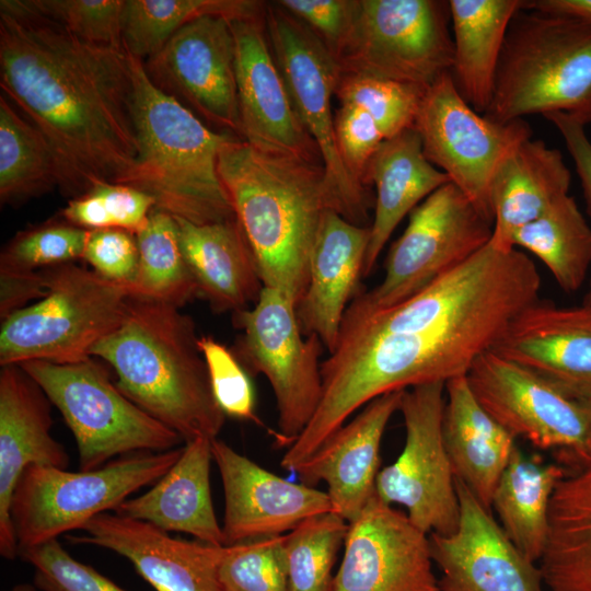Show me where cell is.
Listing matches in <instances>:
<instances>
[{"mask_svg":"<svg viewBox=\"0 0 591 591\" xmlns=\"http://www.w3.org/2000/svg\"><path fill=\"white\" fill-rule=\"evenodd\" d=\"M46 292L47 280L44 269L35 271L0 269L1 321L27 306L30 301L44 298Z\"/></svg>","mask_w":591,"mask_h":591,"instance_id":"obj_51","label":"cell"},{"mask_svg":"<svg viewBox=\"0 0 591 591\" xmlns=\"http://www.w3.org/2000/svg\"><path fill=\"white\" fill-rule=\"evenodd\" d=\"M444 404V382L404 391L398 410L405 424V444L375 480L376 496L390 506L404 507L408 519L428 535L451 534L460 521L455 475L443 441Z\"/></svg>","mask_w":591,"mask_h":591,"instance_id":"obj_15","label":"cell"},{"mask_svg":"<svg viewBox=\"0 0 591 591\" xmlns=\"http://www.w3.org/2000/svg\"><path fill=\"white\" fill-rule=\"evenodd\" d=\"M523 0H450L453 40L451 76L462 97L478 113L488 109L511 21Z\"/></svg>","mask_w":591,"mask_h":591,"instance_id":"obj_32","label":"cell"},{"mask_svg":"<svg viewBox=\"0 0 591 591\" xmlns=\"http://www.w3.org/2000/svg\"><path fill=\"white\" fill-rule=\"evenodd\" d=\"M349 523L329 511L312 515L283 535L289 591H334L333 568Z\"/></svg>","mask_w":591,"mask_h":591,"instance_id":"obj_39","label":"cell"},{"mask_svg":"<svg viewBox=\"0 0 591 591\" xmlns=\"http://www.w3.org/2000/svg\"><path fill=\"white\" fill-rule=\"evenodd\" d=\"M493 230L494 222L456 186H441L412 210L390 247L383 280L360 292L362 299L378 309L402 303L482 250Z\"/></svg>","mask_w":591,"mask_h":591,"instance_id":"obj_14","label":"cell"},{"mask_svg":"<svg viewBox=\"0 0 591 591\" xmlns=\"http://www.w3.org/2000/svg\"><path fill=\"white\" fill-rule=\"evenodd\" d=\"M211 451L224 495V546L283 535L312 515L333 511L326 491L289 482L218 438Z\"/></svg>","mask_w":591,"mask_h":591,"instance_id":"obj_21","label":"cell"},{"mask_svg":"<svg viewBox=\"0 0 591 591\" xmlns=\"http://www.w3.org/2000/svg\"><path fill=\"white\" fill-rule=\"evenodd\" d=\"M83 259L103 278L128 287L139 262L136 234L121 229L89 230Z\"/></svg>","mask_w":591,"mask_h":591,"instance_id":"obj_48","label":"cell"},{"mask_svg":"<svg viewBox=\"0 0 591 591\" xmlns=\"http://www.w3.org/2000/svg\"><path fill=\"white\" fill-rule=\"evenodd\" d=\"M442 432L455 478L490 510L515 438L480 406L466 375L445 382Z\"/></svg>","mask_w":591,"mask_h":591,"instance_id":"obj_31","label":"cell"},{"mask_svg":"<svg viewBox=\"0 0 591 591\" xmlns=\"http://www.w3.org/2000/svg\"><path fill=\"white\" fill-rule=\"evenodd\" d=\"M127 55L134 81L138 157L120 184L150 195L154 209L195 224L234 218L218 162L221 150L240 138L208 127L153 85L142 60Z\"/></svg>","mask_w":591,"mask_h":591,"instance_id":"obj_5","label":"cell"},{"mask_svg":"<svg viewBox=\"0 0 591 591\" xmlns=\"http://www.w3.org/2000/svg\"><path fill=\"white\" fill-rule=\"evenodd\" d=\"M334 123L343 162L351 176L366 186L363 183L366 167L385 137L367 112L352 105L340 104L334 116Z\"/></svg>","mask_w":591,"mask_h":591,"instance_id":"obj_47","label":"cell"},{"mask_svg":"<svg viewBox=\"0 0 591 591\" xmlns=\"http://www.w3.org/2000/svg\"><path fill=\"white\" fill-rule=\"evenodd\" d=\"M277 3L304 22L334 54L347 35L358 0H280Z\"/></svg>","mask_w":591,"mask_h":591,"instance_id":"obj_49","label":"cell"},{"mask_svg":"<svg viewBox=\"0 0 591 591\" xmlns=\"http://www.w3.org/2000/svg\"><path fill=\"white\" fill-rule=\"evenodd\" d=\"M154 208L155 201L147 193L126 184L103 182L71 198L60 217L85 230L121 229L137 234Z\"/></svg>","mask_w":591,"mask_h":591,"instance_id":"obj_40","label":"cell"},{"mask_svg":"<svg viewBox=\"0 0 591 591\" xmlns=\"http://www.w3.org/2000/svg\"><path fill=\"white\" fill-rule=\"evenodd\" d=\"M61 171L45 136L0 94V201L20 205L60 187Z\"/></svg>","mask_w":591,"mask_h":591,"instance_id":"obj_36","label":"cell"},{"mask_svg":"<svg viewBox=\"0 0 591 591\" xmlns=\"http://www.w3.org/2000/svg\"><path fill=\"white\" fill-rule=\"evenodd\" d=\"M19 556L34 567V583L42 591H127L74 559L58 540L21 548Z\"/></svg>","mask_w":591,"mask_h":591,"instance_id":"obj_46","label":"cell"},{"mask_svg":"<svg viewBox=\"0 0 591 591\" xmlns=\"http://www.w3.org/2000/svg\"><path fill=\"white\" fill-rule=\"evenodd\" d=\"M198 338L179 308L130 298L119 325L90 355L112 367L124 395L184 442L213 440L225 415L213 397Z\"/></svg>","mask_w":591,"mask_h":591,"instance_id":"obj_4","label":"cell"},{"mask_svg":"<svg viewBox=\"0 0 591 591\" xmlns=\"http://www.w3.org/2000/svg\"><path fill=\"white\" fill-rule=\"evenodd\" d=\"M89 230L49 220L19 232L0 255V269L35 271L83 258Z\"/></svg>","mask_w":591,"mask_h":591,"instance_id":"obj_42","label":"cell"},{"mask_svg":"<svg viewBox=\"0 0 591 591\" xmlns=\"http://www.w3.org/2000/svg\"><path fill=\"white\" fill-rule=\"evenodd\" d=\"M218 170L264 287L297 306L322 217L331 209L323 164L235 139L221 150Z\"/></svg>","mask_w":591,"mask_h":591,"instance_id":"obj_3","label":"cell"},{"mask_svg":"<svg viewBox=\"0 0 591 591\" xmlns=\"http://www.w3.org/2000/svg\"><path fill=\"white\" fill-rule=\"evenodd\" d=\"M404 391L369 402L294 471L308 486L324 482L333 512L348 523L375 494L381 441L391 417L399 409Z\"/></svg>","mask_w":591,"mask_h":591,"instance_id":"obj_25","label":"cell"},{"mask_svg":"<svg viewBox=\"0 0 591 591\" xmlns=\"http://www.w3.org/2000/svg\"><path fill=\"white\" fill-rule=\"evenodd\" d=\"M213 397L224 413L240 420L263 422L255 412V392L250 375L235 354L210 336L198 338Z\"/></svg>","mask_w":591,"mask_h":591,"instance_id":"obj_45","label":"cell"},{"mask_svg":"<svg viewBox=\"0 0 591 591\" xmlns=\"http://www.w3.org/2000/svg\"><path fill=\"white\" fill-rule=\"evenodd\" d=\"M491 350L591 404L589 308H558L538 299L511 321Z\"/></svg>","mask_w":591,"mask_h":591,"instance_id":"obj_23","label":"cell"},{"mask_svg":"<svg viewBox=\"0 0 591 591\" xmlns=\"http://www.w3.org/2000/svg\"><path fill=\"white\" fill-rule=\"evenodd\" d=\"M283 535L224 546L218 568L222 591H289Z\"/></svg>","mask_w":591,"mask_h":591,"instance_id":"obj_43","label":"cell"},{"mask_svg":"<svg viewBox=\"0 0 591 591\" xmlns=\"http://www.w3.org/2000/svg\"><path fill=\"white\" fill-rule=\"evenodd\" d=\"M460 521L448 535L430 533L438 591H543L541 571L507 537L472 491L455 478Z\"/></svg>","mask_w":591,"mask_h":591,"instance_id":"obj_20","label":"cell"},{"mask_svg":"<svg viewBox=\"0 0 591 591\" xmlns=\"http://www.w3.org/2000/svg\"><path fill=\"white\" fill-rule=\"evenodd\" d=\"M211 442L205 437L185 442L176 463L150 490L128 498L114 512L165 532L186 533L197 541L224 546L211 499Z\"/></svg>","mask_w":591,"mask_h":591,"instance_id":"obj_27","label":"cell"},{"mask_svg":"<svg viewBox=\"0 0 591 591\" xmlns=\"http://www.w3.org/2000/svg\"><path fill=\"white\" fill-rule=\"evenodd\" d=\"M61 413L79 450L81 471L120 454L164 452L184 440L124 395L108 371L91 359L19 364Z\"/></svg>","mask_w":591,"mask_h":591,"instance_id":"obj_9","label":"cell"},{"mask_svg":"<svg viewBox=\"0 0 591 591\" xmlns=\"http://www.w3.org/2000/svg\"><path fill=\"white\" fill-rule=\"evenodd\" d=\"M523 8L576 16L591 22V0H524Z\"/></svg>","mask_w":591,"mask_h":591,"instance_id":"obj_52","label":"cell"},{"mask_svg":"<svg viewBox=\"0 0 591 591\" xmlns=\"http://www.w3.org/2000/svg\"><path fill=\"white\" fill-rule=\"evenodd\" d=\"M553 112L591 124V22L522 8L509 26L484 115L509 123Z\"/></svg>","mask_w":591,"mask_h":591,"instance_id":"obj_6","label":"cell"},{"mask_svg":"<svg viewBox=\"0 0 591 591\" xmlns=\"http://www.w3.org/2000/svg\"><path fill=\"white\" fill-rule=\"evenodd\" d=\"M143 68L155 88L204 123L242 139L231 20L207 15L187 23Z\"/></svg>","mask_w":591,"mask_h":591,"instance_id":"obj_17","label":"cell"},{"mask_svg":"<svg viewBox=\"0 0 591 591\" xmlns=\"http://www.w3.org/2000/svg\"><path fill=\"white\" fill-rule=\"evenodd\" d=\"M175 218V217H174ZM188 268L216 312H240L257 301L264 285L255 255L237 221L195 224L175 218Z\"/></svg>","mask_w":591,"mask_h":591,"instance_id":"obj_28","label":"cell"},{"mask_svg":"<svg viewBox=\"0 0 591 591\" xmlns=\"http://www.w3.org/2000/svg\"><path fill=\"white\" fill-rule=\"evenodd\" d=\"M466 380L480 406L515 439L557 450L570 466L591 457V404L493 350L475 360Z\"/></svg>","mask_w":591,"mask_h":591,"instance_id":"obj_16","label":"cell"},{"mask_svg":"<svg viewBox=\"0 0 591 591\" xmlns=\"http://www.w3.org/2000/svg\"><path fill=\"white\" fill-rule=\"evenodd\" d=\"M51 402L19 366L0 372V554L13 560L19 545L10 507L23 472L31 465L67 468L69 455L51 434Z\"/></svg>","mask_w":591,"mask_h":591,"instance_id":"obj_24","label":"cell"},{"mask_svg":"<svg viewBox=\"0 0 591 591\" xmlns=\"http://www.w3.org/2000/svg\"><path fill=\"white\" fill-rule=\"evenodd\" d=\"M334 591H438L429 536L376 494L349 522Z\"/></svg>","mask_w":591,"mask_h":591,"instance_id":"obj_18","label":"cell"},{"mask_svg":"<svg viewBox=\"0 0 591 591\" xmlns=\"http://www.w3.org/2000/svg\"><path fill=\"white\" fill-rule=\"evenodd\" d=\"M72 544L94 545L127 558L157 591H222L218 568L224 546L174 538L148 522L117 513H101Z\"/></svg>","mask_w":591,"mask_h":591,"instance_id":"obj_22","label":"cell"},{"mask_svg":"<svg viewBox=\"0 0 591 591\" xmlns=\"http://www.w3.org/2000/svg\"><path fill=\"white\" fill-rule=\"evenodd\" d=\"M582 305L591 310V278H590L588 291L583 298Z\"/></svg>","mask_w":591,"mask_h":591,"instance_id":"obj_54","label":"cell"},{"mask_svg":"<svg viewBox=\"0 0 591 591\" xmlns=\"http://www.w3.org/2000/svg\"><path fill=\"white\" fill-rule=\"evenodd\" d=\"M296 304L278 290L264 287L257 301L234 313L242 331L235 356L252 374L269 382L278 412V445L290 447L306 428L322 396L320 357L323 344L305 336Z\"/></svg>","mask_w":591,"mask_h":591,"instance_id":"obj_12","label":"cell"},{"mask_svg":"<svg viewBox=\"0 0 591 591\" xmlns=\"http://www.w3.org/2000/svg\"><path fill=\"white\" fill-rule=\"evenodd\" d=\"M570 182V171L557 149L532 137L514 147L490 186L491 245L501 251L514 248L513 234L568 195Z\"/></svg>","mask_w":591,"mask_h":591,"instance_id":"obj_30","label":"cell"},{"mask_svg":"<svg viewBox=\"0 0 591 591\" xmlns=\"http://www.w3.org/2000/svg\"><path fill=\"white\" fill-rule=\"evenodd\" d=\"M10 591H38L36 586L28 584V583H21L15 587H13Z\"/></svg>","mask_w":591,"mask_h":591,"instance_id":"obj_53","label":"cell"},{"mask_svg":"<svg viewBox=\"0 0 591 591\" xmlns=\"http://www.w3.org/2000/svg\"><path fill=\"white\" fill-rule=\"evenodd\" d=\"M538 569L551 591H591V457L558 482Z\"/></svg>","mask_w":591,"mask_h":591,"instance_id":"obj_33","label":"cell"},{"mask_svg":"<svg viewBox=\"0 0 591 591\" xmlns=\"http://www.w3.org/2000/svg\"><path fill=\"white\" fill-rule=\"evenodd\" d=\"M531 304L505 303L436 327L401 333L340 327L335 349L321 363L320 404L288 449V459L294 464L306 461L355 412L385 393L466 375Z\"/></svg>","mask_w":591,"mask_h":591,"instance_id":"obj_2","label":"cell"},{"mask_svg":"<svg viewBox=\"0 0 591 591\" xmlns=\"http://www.w3.org/2000/svg\"><path fill=\"white\" fill-rule=\"evenodd\" d=\"M139 262L131 298L179 308L198 294L196 281L182 252L173 216L153 209L144 228L136 234Z\"/></svg>","mask_w":591,"mask_h":591,"instance_id":"obj_38","label":"cell"},{"mask_svg":"<svg viewBox=\"0 0 591 591\" xmlns=\"http://www.w3.org/2000/svg\"><path fill=\"white\" fill-rule=\"evenodd\" d=\"M512 245L543 262L566 292L577 291L591 267V225L569 194L520 228Z\"/></svg>","mask_w":591,"mask_h":591,"instance_id":"obj_35","label":"cell"},{"mask_svg":"<svg viewBox=\"0 0 591 591\" xmlns=\"http://www.w3.org/2000/svg\"><path fill=\"white\" fill-rule=\"evenodd\" d=\"M0 79L1 93L53 148L65 194L130 172L138 143L125 49L79 39L30 0H1Z\"/></svg>","mask_w":591,"mask_h":591,"instance_id":"obj_1","label":"cell"},{"mask_svg":"<svg viewBox=\"0 0 591 591\" xmlns=\"http://www.w3.org/2000/svg\"><path fill=\"white\" fill-rule=\"evenodd\" d=\"M32 5L58 22L79 39L99 46L125 49L123 11L125 0H30Z\"/></svg>","mask_w":591,"mask_h":591,"instance_id":"obj_44","label":"cell"},{"mask_svg":"<svg viewBox=\"0 0 591 591\" xmlns=\"http://www.w3.org/2000/svg\"><path fill=\"white\" fill-rule=\"evenodd\" d=\"M265 23L294 111L320 150L329 208L364 225L368 187L348 172L336 142L332 96L340 77L338 65L318 35L277 2L266 4Z\"/></svg>","mask_w":591,"mask_h":591,"instance_id":"obj_11","label":"cell"},{"mask_svg":"<svg viewBox=\"0 0 591 591\" xmlns=\"http://www.w3.org/2000/svg\"><path fill=\"white\" fill-rule=\"evenodd\" d=\"M266 4L254 0H125L123 44L144 61L187 23L207 15L229 20L265 15Z\"/></svg>","mask_w":591,"mask_h":591,"instance_id":"obj_37","label":"cell"},{"mask_svg":"<svg viewBox=\"0 0 591 591\" xmlns=\"http://www.w3.org/2000/svg\"><path fill=\"white\" fill-rule=\"evenodd\" d=\"M566 472L560 464H545L515 447L495 489L491 508L502 531L532 563H538L545 551L551 500Z\"/></svg>","mask_w":591,"mask_h":591,"instance_id":"obj_34","label":"cell"},{"mask_svg":"<svg viewBox=\"0 0 591 591\" xmlns=\"http://www.w3.org/2000/svg\"><path fill=\"white\" fill-rule=\"evenodd\" d=\"M425 91L390 80L340 73L335 96L340 104L367 112L389 139L413 127Z\"/></svg>","mask_w":591,"mask_h":591,"instance_id":"obj_41","label":"cell"},{"mask_svg":"<svg viewBox=\"0 0 591 591\" xmlns=\"http://www.w3.org/2000/svg\"><path fill=\"white\" fill-rule=\"evenodd\" d=\"M182 452L183 447L142 452L80 472L28 466L19 479L10 507L19 549L57 540L101 513L115 511L138 489L164 476Z\"/></svg>","mask_w":591,"mask_h":591,"instance_id":"obj_8","label":"cell"},{"mask_svg":"<svg viewBox=\"0 0 591 591\" xmlns=\"http://www.w3.org/2000/svg\"><path fill=\"white\" fill-rule=\"evenodd\" d=\"M543 116L555 126L565 141L580 178L591 220V141L586 132V124L563 112L547 113Z\"/></svg>","mask_w":591,"mask_h":591,"instance_id":"obj_50","label":"cell"},{"mask_svg":"<svg viewBox=\"0 0 591 591\" xmlns=\"http://www.w3.org/2000/svg\"><path fill=\"white\" fill-rule=\"evenodd\" d=\"M231 27L242 140L264 152L322 163L267 42L265 15L232 20Z\"/></svg>","mask_w":591,"mask_h":591,"instance_id":"obj_19","label":"cell"},{"mask_svg":"<svg viewBox=\"0 0 591 591\" xmlns=\"http://www.w3.org/2000/svg\"><path fill=\"white\" fill-rule=\"evenodd\" d=\"M363 183L376 189L362 269L367 277L403 218L450 179L428 161L420 137L412 127L380 144L366 167Z\"/></svg>","mask_w":591,"mask_h":591,"instance_id":"obj_29","label":"cell"},{"mask_svg":"<svg viewBox=\"0 0 591 591\" xmlns=\"http://www.w3.org/2000/svg\"><path fill=\"white\" fill-rule=\"evenodd\" d=\"M413 128L428 161L494 222L493 177L509 152L532 137L530 125L524 119L498 123L476 112L450 72L426 89Z\"/></svg>","mask_w":591,"mask_h":591,"instance_id":"obj_13","label":"cell"},{"mask_svg":"<svg viewBox=\"0 0 591 591\" xmlns=\"http://www.w3.org/2000/svg\"><path fill=\"white\" fill-rule=\"evenodd\" d=\"M369 240L370 225L325 210L310 258L308 287L296 311L302 333L316 335L329 354L357 293Z\"/></svg>","mask_w":591,"mask_h":591,"instance_id":"obj_26","label":"cell"},{"mask_svg":"<svg viewBox=\"0 0 591 591\" xmlns=\"http://www.w3.org/2000/svg\"><path fill=\"white\" fill-rule=\"evenodd\" d=\"M449 1L358 0L333 54L340 73L428 89L453 66Z\"/></svg>","mask_w":591,"mask_h":591,"instance_id":"obj_10","label":"cell"},{"mask_svg":"<svg viewBox=\"0 0 591 591\" xmlns=\"http://www.w3.org/2000/svg\"><path fill=\"white\" fill-rule=\"evenodd\" d=\"M47 292L4 320L0 364L42 360L76 363L121 322L131 298L126 286L73 263L45 268Z\"/></svg>","mask_w":591,"mask_h":591,"instance_id":"obj_7","label":"cell"}]
</instances>
